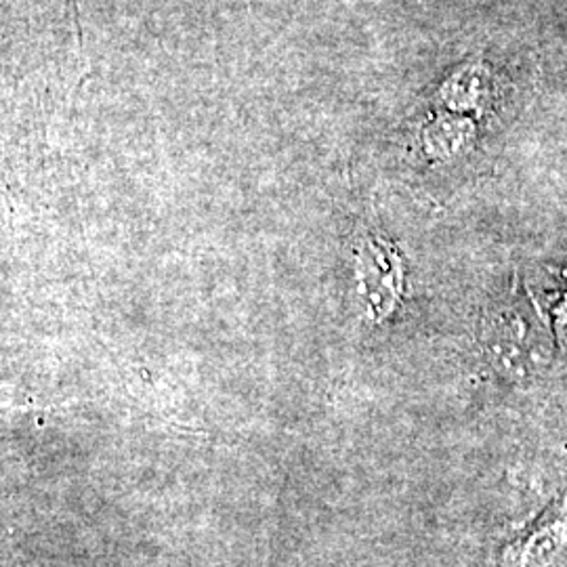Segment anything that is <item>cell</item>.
<instances>
[{"mask_svg": "<svg viewBox=\"0 0 567 567\" xmlns=\"http://www.w3.org/2000/svg\"><path fill=\"white\" fill-rule=\"evenodd\" d=\"M567 555V501L550 507L503 550L501 567H555Z\"/></svg>", "mask_w": 567, "mask_h": 567, "instance_id": "1", "label": "cell"}]
</instances>
